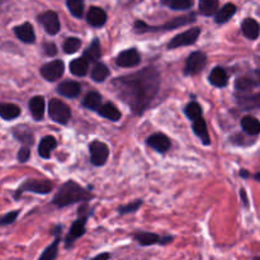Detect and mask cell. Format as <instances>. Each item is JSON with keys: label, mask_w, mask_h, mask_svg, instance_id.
Returning <instances> with one entry per match:
<instances>
[{"label": "cell", "mask_w": 260, "mask_h": 260, "mask_svg": "<svg viewBox=\"0 0 260 260\" xmlns=\"http://www.w3.org/2000/svg\"><path fill=\"white\" fill-rule=\"evenodd\" d=\"M159 85L160 75L154 68H145L113 81L117 95L136 114H141L150 106L159 91Z\"/></svg>", "instance_id": "1"}, {"label": "cell", "mask_w": 260, "mask_h": 260, "mask_svg": "<svg viewBox=\"0 0 260 260\" xmlns=\"http://www.w3.org/2000/svg\"><path fill=\"white\" fill-rule=\"evenodd\" d=\"M91 198H93V196L88 189H85L73 180H69L61 185L58 192L53 197L52 203L57 206L58 208H62L79 202H86Z\"/></svg>", "instance_id": "2"}, {"label": "cell", "mask_w": 260, "mask_h": 260, "mask_svg": "<svg viewBox=\"0 0 260 260\" xmlns=\"http://www.w3.org/2000/svg\"><path fill=\"white\" fill-rule=\"evenodd\" d=\"M78 216L79 217L74 221L73 225H71V228H70V230H69V234L66 235V238H65V248L66 249L73 248L74 243H75L78 239H80L81 236L85 235V233H86L85 225H86V220H88V217H89L88 205H85V203H84L83 206H80V208H79V211H78Z\"/></svg>", "instance_id": "3"}, {"label": "cell", "mask_w": 260, "mask_h": 260, "mask_svg": "<svg viewBox=\"0 0 260 260\" xmlns=\"http://www.w3.org/2000/svg\"><path fill=\"white\" fill-rule=\"evenodd\" d=\"M196 20V14L192 13V14L188 15H182V17H177L174 18L170 22L165 23L164 25H159V27H150L147 25L146 23L141 22V20H137L135 23V29L136 32L139 33H145V32H160V30H172V29H177V28H180L182 25H187L190 24Z\"/></svg>", "instance_id": "4"}, {"label": "cell", "mask_w": 260, "mask_h": 260, "mask_svg": "<svg viewBox=\"0 0 260 260\" xmlns=\"http://www.w3.org/2000/svg\"><path fill=\"white\" fill-rule=\"evenodd\" d=\"M48 114L52 121L60 124H66L71 118V109L60 99H51L48 103Z\"/></svg>", "instance_id": "5"}, {"label": "cell", "mask_w": 260, "mask_h": 260, "mask_svg": "<svg viewBox=\"0 0 260 260\" xmlns=\"http://www.w3.org/2000/svg\"><path fill=\"white\" fill-rule=\"evenodd\" d=\"M52 190V184L48 180H37V179H28L18 188L15 192L14 197L19 198L22 193L24 192H32L37 193V194H48Z\"/></svg>", "instance_id": "6"}, {"label": "cell", "mask_w": 260, "mask_h": 260, "mask_svg": "<svg viewBox=\"0 0 260 260\" xmlns=\"http://www.w3.org/2000/svg\"><path fill=\"white\" fill-rule=\"evenodd\" d=\"M135 241L141 246H151V245H168L173 241V236H160L154 233H147V231H137L134 234Z\"/></svg>", "instance_id": "7"}, {"label": "cell", "mask_w": 260, "mask_h": 260, "mask_svg": "<svg viewBox=\"0 0 260 260\" xmlns=\"http://www.w3.org/2000/svg\"><path fill=\"white\" fill-rule=\"evenodd\" d=\"M200 35H201V28L198 27L189 28V29L185 30V32L175 36V37L168 43V48H169V50H174V48L183 47V46L193 45V43L198 40Z\"/></svg>", "instance_id": "8"}, {"label": "cell", "mask_w": 260, "mask_h": 260, "mask_svg": "<svg viewBox=\"0 0 260 260\" xmlns=\"http://www.w3.org/2000/svg\"><path fill=\"white\" fill-rule=\"evenodd\" d=\"M206 63H207V56L205 52L202 51L192 52L188 56L187 62H185L184 74L185 75H197L205 69Z\"/></svg>", "instance_id": "9"}, {"label": "cell", "mask_w": 260, "mask_h": 260, "mask_svg": "<svg viewBox=\"0 0 260 260\" xmlns=\"http://www.w3.org/2000/svg\"><path fill=\"white\" fill-rule=\"evenodd\" d=\"M89 151H90V161L95 167H102L107 162L109 156V147L104 142L93 141L89 145Z\"/></svg>", "instance_id": "10"}, {"label": "cell", "mask_w": 260, "mask_h": 260, "mask_svg": "<svg viewBox=\"0 0 260 260\" xmlns=\"http://www.w3.org/2000/svg\"><path fill=\"white\" fill-rule=\"evenodd\" d=\"M63 71H65V65H63L62 61L55 60L42 66L41 75L47 81H56L63 75Z\"/></svg>", "instance_id": "11"}, {"label": "cell", "mask_w": 260, "mask_h": 260, "mask_svg": "<svg viewBox=\"0 0 260 260\" xmlns=\"http://www.w3.org/2000/svg\"><path fill=\"white\" fill-rule=\"evenodd\" d=\"M37 20L43 25V28H45L48 35L53 36L60 30V19H58V15L52 10H48V12L40 14Z\"/></svg>", "instance_id": "12"}, {"label": "cell", "mask_w": 260, "mask_h": 260, "mask_svg": "<svg viewBox=\"0 0 260 260\" xmlns=\"http://www.w3.org/2000/svg\"><path fill=\"white\" fill-rule=\"evenodd\" d=\"M260 85V70L251 71V73L246 74V75L240 76L236 79L235 81V88L239 91H248L250 89L255 88V86Z\"/></svg>", "instance_id": "13"}, {"label": "cell", "mask_w": 260, "mask_h": 260, "mask_svg": "<svg viewBox=\"0 0 260 260\" xmlns=\"http://www.w3.org/2000/svg\"><path fill=\"white\" fill-rule=\"evenodd\" d=\"M140 61H141V56L136 48H128V50L122 51L116 58V62L119 68H134V66L139 65Z\"/></svg>", "instance_id": "14"}, {"label": "cell", "mask_w": 260, "mask_h": 260, "mask_svg": "<svg viewBox=\"0 0 260 260\" xmlns=\"http://www.w3.org/2000/svg\"><path fill=\"white\" fill-rule=\"evenodd\" d=\"M61 230H62V226H56L55 231H53L55 240L42 251L38 260H56L58 255V244L61 241Z\"/></svg>", "instance_id": "15"}, {"label": "cell", "mask_w": 260, "mask_h": 260, "mask_svg": "<svg viewBox=\"0 0 260 260\" xmlns=\"http://www.w3.org/2000/svg\"><path fill=\"white\" fill-rule=\"evenodd\" d=\"M147 145H149V146H151L154 150H156L157 152H161V154H164V152H167L168 150L170 149V146H172V142H170L169 137L165 136V135L154 134V135H151L149 139H147Z\"/></svg>", "instance_id": "16"}, {"label": "cell", "mask_w": 260, "mask_h": 260, "mask_svg": "<svg viewBox=\"0 0 260 260\" xmlns=\"http://www.w3.org/2000/svg\"><path fill=\"white\" fill-rule=\"evenodd\" d=\"M86 22L91 27H102L107 22V13L99 7H91L86 14Z\"/></svg>", "instance_id": "17"}, {"label": "cell", "mask_w": 260, "mask_h": 260, "mask_svg": "<svg viewBox=\"0 0 260 260\" xmlns=\"http://www.w3.org/2000/svg\"><path fill=\"white\" fill-rule=\"evenodd\" d=\"M29 109L33 118H35L36 121H42L43 117H45V111H46L45 98L41 95L33 96V98L29 101Z\"/></svg>", "instance_id": "18"}, {"label": "cell", "mask_w": 260, "mask_h": 260, "mask_svg": "<svg viewBox=\"0 0 260 260\" xmlns=\"http://www.w3.org/2000/svg\"><path fill=\"white\" fill-rule=\"evenodd\" d=\"M81 86L76 81H63L57 86V93L66 98H76L80 94Z\"/></svg>", "instance_id": "19"}, {"label": "cell", "mask_w": 260, "mask_h": 260, "mask_svg": "<svg viewBox=\"0 0 260 260\" xmlns=\"http://www.w3.org/2000/svg\"><path fill=\"white\" fill-rule=\"evenodd\" d=\"M14 33L22 42L24 43H33L36 41L35 29H33L30 23H23L14 28Z\"/></svg>", "instance_id": "20"}, {"label": "cell", "mask_w": 260, "mask_h": 260, "mask_svg": "<svg viewBox=\"0 0 260 260\" xmlns=\"http://www.w3.org/2000/svg\"><path fill=\"white\" fill-rule=\"evenodd\" d=\"M241 29H243L244 36L249 40H256L260 35V25L253 18H246L244 19L243 24H241Z\"/></svg>", "instance_id": "21"}, {"label": "cell", "mask_w": 260, "mask_h": 260, "mask_svg": "<svg viewBox=\"0 0 260 260\" xmlns=\"http://www.w3.org/2000/svg\"><path fill=\"white\" fill-rule=\"evenodd\" d=\"M57 146V141L53 136H46L41 140L40 146H38V154L43 159H50L51 152Z\"/></svg>", "instance_id": "22"}, {"label": "cell", "mask_w": 260, "mask_h": 260, "mask_svg": "<svg viewBox=\"0 0 260 260\" xmlns=\"http://www.w3.org/2000/svg\"><path fill=\"white\" fill-rule=\"evenodd\" d=\"M193 131H194V134L200 137L201 141H202L203 144L205 145L211 144V139H210V135H208V129H207V124H206L205 119H203L202 117H198L197 119H194V121H193Z\"/></svg>", "instance_id": "23"}, {"label": "cell", "mask_w": 260, "mask_h": 260, "mask_svg": "<svg viewBox=\"0 0 260 260\" xmlns=\"http://www.w3.org/2000/svg\"><path fill=\"white\" fill-rule=\"evenodd\" d=\"M210 83L212 84V85L217 86V88H223V86L228 85L229 76L228 73L225 71V69L220 68V66L213 69L210 74Z\"/></svg>", "instance_id": "24"}, {"label": "cell", "mask_w": 260, "mask_h": 260, "mask_svg": "<svg viewBox=\"0 0 260 260\" xmlns=\"http://www.w3.org/2000/svg\"><path fill=\"white\" fill-rule=\"evenodd\" d=\"M235 13H236V5L233 4V3H228V4L223 5L220 10L216 12V15H215L216 23L222 24V23L229 22V20L234 17Z\"/></svg>", "instance_id": "25"}, {"label": "cell", "mask_w": 260, "mask_h": 260, "mask_svg": "<svg viewBox=\"0 0 260 260\" xmlns=\"http://www.w3.org/2000/svg\"><path fill=\"white\" fill-rule=\"evenodd\" d=\"M98 113L101 114L102 117H104V118L109 119V121H113V122L119 121L122 117V113L119 112V109L112 103H106V104H103V106L99 107Z\"/></svg>", "instance_id": "26"}, {"label": "cell", "mask_w": 260, "mask_h": 260, "mask_svg": "<svg viewBox=\"0 0 260 260\" xmlns=\"http://www.w3.org/2000/svg\"><path fill=\"white\" fill-rule=\"evenodd\" d=\"M241 128L250 136H256L260 134V122L255 117L245 116L241 119Z\"/></svg>", "instance_id": "27"}, {"label": "cell", "mask_w": 260, "mask_h": 260, "mask_svg": "<svg viewBox=\"0 0 260 260\" xmlns=\"http://www.w3.org/2000/svg\"><path fill=\"white\" fill-rule=\"evenodd\" d=\"M238 102L244 111H253V109H259L260 108V93L251 94V95L240 96Z\"/></svg>", "instance_id": "28"}, {"label": "cell", "mask_w": 260, "mask_h": 260, "mask_svg": "<svg viewBox=\"0 0 260 260\" xmlns=\"http://www.w3.org/2000/svg\"><path fill=\"white\" fill-rule=\"evenodd\" d=\"M84 58L89 61V62H93V61H98L102 57V48H101V42H99L98 38H94L93 42L90 43L88 48L84 51Z\"/></svg>", "instance_id": "29"}, {"label": "cell", "mask_w": 260, "mask_h": 260, "mask_svg": "<svg viewBox=\"0 0 260 260\" xmlns=\"http://www.w3.org/2000/svg\"><path fill=\"white\" fill-rule=\"evenodd\" d=\"M88 70H89V61L86 60V58L80 57V58H75V60L71 61L70 71H71V74H74L75 76L86 75Z\"/></svg>", "instance_id": "30"}, {"label": "cell", "mask_w": 260, "mask_h": 260, "mask_svg": "<svg viewBox=\"0 0 260 260\" xmlns=\"http://www.w3.org/2000/svg\"><path fill=\"white\" fill-rule=\"evenodd\" d=\"M20 114V108L12 103H2L0 104V117H3L7 121L17 118Z\"/></svg>", "instance_id": "31"}, {"label": "cell", "mask_w": 260, "mask_h": 260, "mask_svg": "<svg viewBox=\"0 0 260 260\" xmlns=\"http://www.w3.org/2000/svg\"><path fill=\"white\" fill-rule=\"evenodd\" d=\"M198 9L202 15L211 17V15L216 14V12L218 10V0H200Z\"/></svg>", "instance_id": "32"}, {"label": "cell", "mask_w": 260, "mask_h": 260, "mask_svg": "<svg viewBox=\"0 0 260 260\" xmlns=\"http://www.w3.org/2000/svg\"><path fill=\"white\" fill-rule=\"evenodd\" d=\"M90 76L95 83H102V81H104L109 76V69L104 63L96 62L94 65L93 70H91Z\"/></svg>", "instance_id": "33"}, {"label": "cell", "mask_w": 260, "mask_h": 260, "mask_svg": "<svg viewBox=\"0 0 260 260\" xmlns=\"http://www.w3.org/2000/svg\"><path fill=\"white\" fill-rule=\"evenodd\" d=\"M84 107H86L88 109H91V111H98V108L102 104V95L96 91H90L85 95L83 101Z\"/></svg>", "instance_id": "34"}, {"label": "cell", "mask_w": 260, "mask_h": 260, "mask_svg": "<svg viewBox=\"0 0 260 260\" xmlns=\"http://www.w3.org/2000/svg\"><path fill=\"white\" fill-rule=\"evenodd\" d=\"M13 134H14V136L17 137L20 142H23V144H33V134L32 131H30L29 127H28V128L27 127H15Z\"/></svg>", "instance_id": "35"}, {"label": "cell", "mask_w": 260, "mask_h": 260, "mask_svg": "<svg viewBox=\"0 0 260 260\" xmlns=\"http://www.w3.org/2000/svg\"><path fill=\"white\" fill-rule=\"evenodd\" d=\"M62 47L63 51H65L66 53H69V55H70V53H75L78 52L79 48L81 47V41L76 37H69L65 40Z\"/></svg>", "instance_id": "36"}, {"label": "cell", "mask_w": 260, "mask_h": 260, "mask_svg": "<svg viewBox=\"0 0 260 260\" xmlns=\"http://www.w3.org/2000/svg\"><path fill=\"white\" fill-rule=\"evenodd\" d=\"M185 114L189 119L194 121L198 117H202V107L197 103V102H190L187 107H185Z\"/></svg>", "instance_id": "37"}, {"label": "cell", "mask_w": 260, "mask_h": 260, "mask_svg": "<svg viewBox=\"0 0 260 260\" xmlns=\"http://www.w3.org/2000/svg\"><path fill=\"white\" fill-rule=\"evenodd\" d=\"M68 7L74 17L80 18L84 13V0H68Z\"/></svg>", "instance_id": "38"}, {"label": "cell", "mask_w": 260, "mask_h": 260, "mask_svg": "<svg viewBox=\"0 0 260 260\" xmlns=\"http://www.w3.org/2000/svg\"><path fill=\"white\" fill-rule=\"evenodd\" d=\"M193 5V0H170L169 7L174 10H187Z\"/></svg>", "instance_id": "39"}, {"label": "cell", "mask_w": 260, "mask_h": 260, "mask_svg": "<svg viewBox=\"0 0 260 260\" xmlns=\"http://www.w3.org/2000/svg\"><path fill=\"white\" fill-rule=\"evenodd\" d=\"M142 205V201H136V202H132L129 203V205H126V206H121V207L118 208V212L119 215H127V213H134L136 212L137 210H139L140 207H141Z\"/></svg>", "instance_id": "40"}, {"label": "cell", "mask_w": 260, "mask_h": 260, "mask_svg": "<svg viewBox=\"0 0 260 260\" xmlns=\"http://www.w3.org/2000/svg\"><path fill=\"white\" fill-rule=\"evenodd\" d=\"M19 216V211H13V212L7 213L4 216H0V226H7V225H12L17 217Z\"/></svg>", "instance_id": "41"}, {"label": "cell", "mask_w": 260, "mask_h": 260, "mask_svg": "<svg viewBox=\"0 0 260 260\" xmlns=\"http://www.w3.org/2000/svg\"><path fill=\"white\" fill-rule=\"evenodd\" d=\"M29 156H30V150L28 146H23L22 149L19 150V152H18V160H19L20 162L28 161Z\"/></svg>", "instance_id": "42"}, {"label": "cell", "mask_w": 260, "mask_h": 260, "mask_svg": "<svg viewBox=\"0 0 260 260\" xmlns=\"http://www.w3.org/2000/svg\"><path fill=\"white\" fill-rule=\"evenodd\" d=\"M43 48H45V52L47 53L48 56H55L56 53H57V47H56L55 43H52V42L45 43Z\"/></svg>", "instance_id": "43"}, {"label": "cell", "mask_w": 260, "mask_h": 260, "mask_svg": "<svg viewBox=\"0 0 260 260\" xmlns=\"http://www.w3.org/2000/svg\"><path fill=\"white\" fill-rule=\"evenodd\" d=\"M111 253H101L98 255H95L94 258H91L90 260H109L111 259Z\"/></svg>", "instance_id": "44"}, {"label": "cell", "mask_w": 260, "mask_h": 260, "mask_svg": "<svg viewBox=\"0 0 260 260\" xmlns=\"http://www.w3.org/2000/svg\"><path fill=\"white\" fill-rule=\"evenodd\" d=\"M240 196H241V198H243L244 206H245V207H248V206H249V201H248V196H246L245 190L241 189V190H240Z\"/></svg>", "instance_id": "45"}, {"label": "cell", "mask_w": 260, "mask_h": 260, "mask_svg": "<svg viewBox=\"0 0 260 260\" xmlns=\"http://www.w3.org/2000/svg\"><path fill=\"white\" fill-rule=\"evenodd\" d=\"M240 175H241V177H243V178H248L250 174H249V172H246V170H241Z\"/></svg>", "instance_id": "46"}, {"label": "cell", "mask_w": 260, "mask_h": 260, "mask_svg": "<svg viewBox=\"0 0 260 260\" xmlns=\"http://www.w3.org/2000/svg\"><path fill=\"white\" fill-rule=\"evenodd\" d=\"M254 179L258 180V182H260V173H256V174L254 175Z\"/></svg>", "instance_id": "47"}, {"label": "cell", "mask_w": 260, "mask_h": 260, "mask_svg": "<svg viewBox=\"0 0 260 260\" xmlns=\"http://www.w3.org/2000/svg\"><path fill=\"white\" fill-rule=\"evenodd\" d=\"M169 2L170 0H162V3H164V4H169Z\"/></svg>", "instance_id": "48"}, {"label": "cell", "mask_w": 260, "mask_h": 260, "mask_svg": "<svg viewBox=\"0 0 260 260\" xmlns=\"http://www.w3.org/2000/svg\"><path fill=\"white\" fill-rule=\"evenodd\" d=\"M253 260H260V256H255V258H253Z\"/></svg>", "instance_id": "49"}]
</instances>
